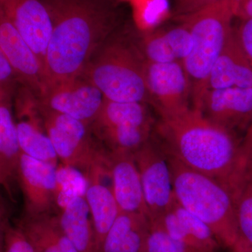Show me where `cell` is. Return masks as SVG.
Returning <instances> with one entry per match:
<instances>
[{
    "label": "cell",
    "mask_w": 252,
    "mask_h": 252,
    "mask_svg": "<svg viewBox=\"0 0 252 252\" xmlns=\"http://www.w3.org/2000/svg\"><path fill=\"white\" fill-rule=\"evenodd\" d=\"M155 129L158 143L167 156L219 181L233 195L248 171L243 144L236 133L193 107L160 116Z\"/></svg>",
    "instance_id": "cell-2"
},
{
    "label": "cell",
    "mask_w": 252,
    "mask_h": 252,
    "mask_svg": "<svg viewBox=\"0 0 252 252\" xmlns=\"http://www.w3.org/2000/svg\"><path fill=\"white\" fill-rule=\"evenodd\" d=\"M239 233L238 246L233 250L252 247V174L247 172L233 193Z\"/></svg>",
    "instance_id": "cell-23"
},
{
    "label": "cell",
    "mask_w": 252,
    "mask_h": 252,
    "mask_svg": "<svg viewBox=\"0 0 252 252\" xmlns=\"http://www.w3.org/2000/svg\"><path fill=\"white\" fill-rule=\"evenodd\" d=\"M9 223L7 210L0 198V251H3L5 230Z\"/></svg>",
    "instance_id": "cell-35"
},
{
    "label": "cell",
    "mask_w": 252,
    "mask_h": 252,
    "mask_svg": "<svg viewBox=\"0 0 252 252\" xmlns=\"http://www.w3.org/2000/svg\"><path fill=\"white\" fill-rule=\"evenodd\" d=\"M3 252H36L19 225L8 224L5 230Z\"/></svg>",
    "instance_id": "cell-29"
},
{
    "label": "cell",
    "mask_w": 252,
    "mask_h": 252,
    "mask_svg": "<svg viewBox=\"0 0 252 252\" xmlns=\"http://www.w3.org/2000/svg\"><path fill=\"white\" fill-rule=\"evenodd\" d=\"M149 228L150 220L147 215L120 212L99 252H144Z\"/></svg>",
    "instance_id": "cell-17"
},
{
    "label": "cell",
    "mask_w": 252,
    "mask_h": 252,
    "mask_svg": "<svg viewBox=\"0 0 252 252\" xmlns=\"http://www.w3.org/2000/svg\"><path fill=\"white\" fill-rule=\"evenodd\" d=\"M40 1L51 23L44 65L46 91L82 75L117 27L119 14L113 0Z\"/></svg>",
    "instance_id": "cell-1"
},
{
    "label": "cell",
    "mask_w": 252,
    "mask_h": 252,
    "mask_svg": "<svg viewBox=\"0 0 252 252\" xmlns=\"http://www.w3.org/2000/svg\"><path fill=\"white\" fill-rule=\"evenodd\" d=\"M154 120L146 104L114 102L104 98L97 117L91 124V130L117 126H154Z\"/></svg>",
    "instance_id": "cell-21"
},
{
    "label": "cell",
    "mask_w": 252,
    "mask_h": 252,
    "mask_svg": "<svg viewBox=\"0 0 252 252\" xmlns=\"http://www.w3.org/2000/svg\"><path fill=\"white\" fill-rule=\"evenodd\" d=\"M235 39L252 67V18L243 20L237 31Z\"/></svg>",
    "instance_id": "cell-30"
},
{
    "label": "cell",
    "mask_w": 252,
    "mask_h": 252,
    "mask_svg": "<svg viewBox=\"0 0 252 252\" xmlns=\"http://www.w3.org/2000/svg\"><path fill=\"white\" fill-rule=\"evenodd\" d=\"M0 49L11 63L18 84L36 97L45 91V77L39 60L0 4Z\"/></svg>",
    "instance_id": "cell-11"
},
{
    "label": "cell",
    "mask_w": 252,
    "mask_h": 252,
    "mask_svg": "<svg viewBox=\"0 0 252 252\" xmlns=\"http://www.w3.org/2000/svg\"><path fill=\"white\" fill-rule=\"evenodd\" d=\"M243 144L246 157L248 171L252 174V125L247 131L246 137Z\"/></svg>",
    "instance_id": "cell-34"
},
{
    "label": "cell",
    "mask_w": 252,
    "mask_h": 252,
    "mask_svg": "<svg viewBox=\"0 0 252 252\" xmlns=\"http://www.w3.org/2000/svg\"><path fill=\"white\" fill-rule=\"evenodd\" d=\"M220 0H176L175 16L177 19L193 14Z\"/></svg>",
    "instance_id": "cell-31"
},
{
    "label": "cell",
    "mask_w": 252,
    "mask_h": 252,
    "mask_svg": "<svg viewBox=\"0 0 252 252\" xmlns=\"http://www.w3.org/2000/svg\"><path fill=\"white\" fill-rule=\"evenodd\" d=\"M233 252H252V247H245V248H239Z\"/></svg>",
    "instance_id": "cell-37"
},
{
    "label": "cell",
    "mask_w": 252,
    "mask_h": 252,
    "mask_svg": "<svg viewBox=\"0 0 252 252\" xmlns=\"http://www.w3.org/2000/svg\"><path fill=\"white\" fill-rule=\"evenodd\" d=\"M36 99L41 107L90 126L102 107L104 96L91 81L79 77L49 88Z\"/></svg>",
    "instance_id": "cell-9"
},
{
    "label": "cell",
    "mask_w": 252,
    "mask_h": 252,
    "mask_svg": "<svg viewBox=\"0 0 252 252\" xmlns=\"http://www.w3.org/2000/svg\"><path fill=\"white\" fill-rule=\"evenodd\" d=\"M133 157L140 173L147 217L153 221L170 210L175 201L167 156L152 137L134 152Z\"/></svg>",
    "instance_id": "cell-7"
},
{
    "label": "cell",
    "mask_w": 252,
    "mask_h": 252,
    "mask_svg": "<svg viewBox=\"0 0 252 252\" xmlns=\"http://www.w3.org/2000/svg\"><path fill=\"white\" fill-rule=\"evenodd\" d=\"M144 252H200L171 238L155 222L150 228Z\"/></svg>",
    "instance_id": "cell-26"
},
{
    "label": "cell",
    "mask_w": 252,
    "mask_h": 252,
    "mask_svg": "<svg viewBox=\"0 0 252 252\" xmlns=\"http://www.w3.org/2000/svg\"><path fill=\"white\" fill-rule=\"evenodd\" d=\"M0 186L4 187L7 193L9 195H11V185H9V182L6 180V177H4V174L1 171V167H0Z\"/></svg>",
    "instance_id": "cell-36"
},
{
    "label": "cell",
    "mask_w": 252,
    "mask_h": 252,
    "mask_svg": "<svg viewBox=\"0 0 252 252\" xmlns=\"http://www.w3.org/2000/svg\"><path fill=\"white\" fill-rule=\"evenodd\" d=\"M144 75L150 102L159 116L171 115L191 107L190 84L180 62H144Z\"/></svg>",
    "instance_id": "cell-8"
},
{
    "label": "cell",
    "mask_w": 252,
    "mask_h": 252,
    "mask_svg": "<svg viewBox=\"0 0 252 252\" xmlns=\"http://www.w3.org/2000/svg\"><path fill=\"white\" fill-rule=\"evenodd\" d=\"M142 51L146 61L155 63L178 62L166 40L164 33H158L145 38Z\"/></svg>",
    "instance_id": "cell-27"
},
{
    "label": "cell",
    "mask_w": 252,
    "mask_h": 252,
    "mask_svg": "<svg viewBox=\"0 0 252 252\" xmlns=\"http://www.w3.org/2000/svg\"><path fill=\"white\" fill-rule=\"evenodd\" d=\"M198 110L212 122L236 133L252 125V89L207 90Z\"/></svg>",
    "instance_id": "cell-12"
},
{
    "label": "cell",
    "mask_w": 252,
    "mask_h": 252,
    "mask_svg": "<svg viewBox=\"0 0 252 252\" xmlns=\"http://www.w3.org/2000/svg\"><path fill=\"white\" fill-rule=\"evenodd\" d=\"M164 35L175 55L176 60L182 63L190 54L193 46L191 34L188 28L182 23L179 27L164 33Z\"/></svg>",
    "instance_id": "cell-28"
},
{
    "label": "cell",
    "mask_w": 252,
    "mask_h": 252,
    "mask_svg": "<svg viewBox=\"0 0 252 252\" xmlns=\"http://www.w3.org/2000/svg\"><path fill=\"white\" fill-rule=\"evenodd\" d=\"M57 167L21 153L17 181L25 201V216L51 215L56 206Z\"/></svg>",
    "instance_id": "cell-10"
},
{
    "label": "cell",
    "mask_w": 252,
    "mask_h": 252,
    "mask_svg": "<svg viewBox=\"0 0 252 252\" xmlns=\"http://www.w3.org/2000/svg\"><path fill=\"white\" fill-rule=\"evenodd\" d=\"M18 225L36 252H78L61 229L57 215L24 217Z\"/></svg>",
    "instance_id": "cell-20"
},
{
    "label": "cell",
    "mask_w": 252,
    "mask_h": 252,
    "mask_svg": "<svg viewBox=\"0 0 252 252\" xmlns=\"http://www.w3.org/2000/svg\"><path fill=\"white\" fill-rule=\"evenodd\" d=\"M17 83V77L11 63L0 49V86L15 89Z\"/></svg>",
    "instance_id": "cell-32"
},
{
    "label": "cell",
    "mask_w": 252,
    "mask_h": 252,
    "mask_svg": "<svg viewBox=\"0 0 252 252\" xmlns=\"http://www.w3.org/2000/svg\"><path fill=\"white\" fill-rule=\"evenodd\" d=\"M85 199L90 211L94 241L99 252L106 235L119 215L112 188L111 165L99 167L85 176Z\"/></svg>",
    "instance_id": "cell-14"
},
{
    "label": "cell",
    "mask_w": 252,
    "mask_h": 252,
    "mask_svg": "<svg viewBox=\"0 0 252 252\" xmlns=\"http://www.w3.org/2000/svg\"><path fill=\"white\" fill-rule=\"evenodd\" d=\"M0 252H3V251H0Z\"/></svg>",
    "instance_id": "cell-38"
},
{
    "label": "cell",
    "mask_w": 252,
    "mask_h": 252,
    "mask_svg": "<svg viewBox=\"0 0 252 252\" xmlns=\"http://www.w3.org/2000/svg\"><path fill=\"white\" fill-rule=\"evenodd\" d=\"M153 128V126H117L90 130L109 153L133 154L152 138Z\"/></svg>",
    "instance_id": "cell-22"
},
{
    "label": "cell",
    "mask_w": 252,
    "mask_h": 252,
    "mask_svg": "<svg viewBox=\"0 0 252 252\" xmlns=\"http://www.w3.org/2000/svg\"><path fill=\"white\" fill-rule=\"evenodd\" d=\"M46 135L62 164L84 176L109 161V154L93 135L89 126L65 114L38 105Z\"/></svg>",
    "instance_id": "cell-6"
},
{
    "label": "cell",
    "mask_w": 252,
    "mask_h": 252,
    "mask_svg": "<svg viewBox=\"0 0 252 252\" xmlns=\"http://www.w3.org/2000/svg\"><path fill=\"white\" fill-rule=\"evenodd\" d=\"M87 180L82 172L62 164L56 174V209L61 211L79 196H84Z\"/></svg>",
    "instance_id": "cell-24"
},
{
    "label": "cell",
    "mask_w": 252,
    "mask_h": 252,
    "mask_svg": "<svg viewBox=\"0 0 252 252\" xmlns=\"http://www.w3.org/2000/svg\"><path fill=\"white\" fill-rule=\"evenodd\" d=\"M229 88L252 89V67L233 32L214 64L207 81V90Z\"/></svg>",
    "instance_id": "cell-16"
},
{
    "label": "cell",
    "mask_w": 252,
    "mask_h": 252,
    "mask_svg": "<svg viewBox=\"0 0 252 252\" xmlns=\"http://www.w3.org/2000/svg\"><path fill=\"white\" fill-rule=\"evenodd\" d=\"M167 158L177 203L200 219L220 244L233 251L238 245L239 233L233 194L215 179L173 158L167 156Z\"/></svg>",
    "instance_id": "cell-3"
},
{
    "label": "cell",
    "mask_w": 252,
    "mask_h": 252,
    "mask_svg": "<svg viewBox=\"0 0 252 252\" xmlns=\"http://www.w3.org/2000/svg\"><path fill=\"white\" fill-rule=\"evenodd\" d=\"M57 217L63 233L78 252H98L85 197L74 199L59 212Z\"/></svg>",
    "instance_id": "cell-19"
},
{
    "label": "cell",
    "mask_w": 252,
    "mask_h": 252,
    "mask_svg": "<svg viewBox=\"0 0 252 252\" xmlns=\"http://www.w3.org/2000/svg\"><path fill=\"white\" fill-rule=\"evenodd\" d=\"M109 157L113 192L119 212L147 216L142 182L133 154L109 153Z\"/></svg>",
    "instance_id": "cell-15"
},
{
    "label": "cell",
    "mask_w": 252,
    "mask_h": 252,
    "mask_svg": "<svg viewBox=\"0 0 252 252\" xmlns=\"http://www.w3.org/2000/svg\"><path fill=\"white\" fill-rule=\"evenodd\" d=\"M234 17L243 20L252 18V0H231Z\"/></svg>",
    "instance_id": "cell-33"
},
{
    "label": "cell",
    "mask_w": 252,
    "mask_h": 252,
    "mask_svg": "<svg viewBox=\"0 0 252 252\" xmlns=\"http://www.w3.org/2000/svg\"><path fill=\"white\" fill-rule=\"evenodd\" d=\"M112 34L94 53L81 77L91 81L109 100L150 102L145 61L135 46Z\"/></svg>",
    "instance_id": "cell-5"
},
{
    "label": "cell",
    "mask_w": 252,
    "mask_h": 252,
    "mask_svg": "<svg viewBox=\"0 0 252 252\" xmlns=\"http://www.w3.org/2000/svg\"><path fill=\"white\" fill-rule=\"evenodd\" d=\"M172 209L202 252H217L220 243L212 230L198 217L186 210L175 199Z\"/></svg>",
    "instance_id": "cell-25"
},
{
    "label": "cell",
    "mask_w": 252,
    "mask_h": 252,
    "mask_svg": "<svg viewBox=\"0 0 252 252\" xmlns=\"http://www.w3.org/2000/svg\"><path fill=\"white\" fill-rule=\"evenodd\" d=\"M0 4L35 54L44 73L51 32V20L45 6L40 0H0Z\"/></svg>",
    "instance_id": "cell-13"
},
{
    "label": "cell",
    "mask_w": 252,
    "mask_h": 252,
    "mask_svg": "<svg viewBox=\"0 0 252 252\" xmlns=\"http://www.w3.org/2000/svg\"><path fill=\"white\" fill-rule=\"evenodd\" d=\"M14 91L0 86V167L9 185L11 181L17 180L18 164L22 153L11 105Z\"/></svg>",
    "instance_id": "cell-18"
},
{
    "label": "cell",
    "mask_w": 252,
    "mask_h": 252,
    "mask_svg": "<svg viewBox=\"0 0 252 252\" xmlns=\"http://www.w3.org/2000/svg\"><path fill=\"white\" fill-rule=\"evenodd\" d=\"M231 0H220L198 12L179 18L188 28L193 46L182 62L190 88V102L198 109L207 91L214 64L233 34Z\"/></svg>",
    "instance_id": "cell-4"
}]
</instances>
